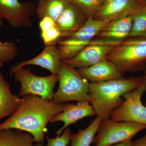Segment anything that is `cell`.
I'll return each instance as SVG.
<instances>
[{"label":"cell","instance_id":"7","mask_svg":"<svg viewBox=\"0 0 146 146\" xmlns=\"http://www.w3.org/2000/svg\"><path fill=\"white\" fill-rule=\"evenodd\" d=\"M13 75L15 81L21 84L20 96L36 95L47 100L53 101L54 88L58 81V75L51 74L47 76H39L35 75L30 69L23 68L16 71Z\"/></svg>","mask_w":146,"mask_h":146},{"label":"cell","instance_id":"25","mask_svg":"<svg viewBox=\"0 0 146 146\" xmlns=\"http://www.w3.org/2000/svg\"><path fill=\"white\" fill-rule=\"evenodd\" d=\"M41 37L45 46L55 45L62 37V35L56 26L46 31L41 32Z\"/></svg>","mask_w":146,"mask_h":146},{"label":"cell","instance_id":"6","mask_svg":"<svg viewBox=\"0 0 146 146\" xmlns=\"http://www.w3.org/2000/svg\"><path fill=\"white\" fill-rule=\"evenodd\" d=\"M146 92V74L143 76L138 87L124 94L122 104L112 111L110 119L117 121H127L146 125V106L141 98Z\"/></svg>","mask_w":146,"mask_h":146},{"label":"cell","instance_id":"9","mask_svg":"<svg viewBox=\"0 0 146 146\" xmlns=\"http://www.w3.org/2000/svg\"><path fill=\"white\" fill-rule=\"evenodd\" d=\"M143 2L141 0H104L94 18L112 21L131 16L138 10Z\"/></svg>","mask_w":146,"mask_h":146},{"label":"cell","instance_id":"4","mask_svg":"<svg viewBox=\"0 0 146 146\" xmlns=\"http://www.w3.org/2000/svg\"><path fill=\"white\" fill-rule=\"evenodd\" d=\"M58 75L59 86L54 93L53 101L57 104L83 100L91 102L90 83L79 74L76 69L62 61Z\"/></svg>","mask_w":146,"mask_h":146},{"label":"cell","instance_id":"15","mask_svg":"<svg viewBox=\"0 0 146 146\" xmlns=\"http://www.w3.org/2000/svg\"><path fill=\"white\" fill-rule=\"evenodd\" d=\"M22 102V98L11 93L9 84L0 71V120L10 117L16 112Z\"/></svg>","mask_w":146,"mask_h":146},{"label":"cell","instance_id":"26","mask_svg":"<svg viewBox=\"0 0 146 146\" xmlns=\"http://www.w3.org/2000/svg\"><path fill=\"white\" fill-rule=\"evenodd\" d=\"M41 32L46 31L56 26V22L51 18L46 17L40 20L39 24Z\"/></svg>","mask_w":146,"mask_h":146},{"label":"cell","instance_id":"1","mask_svg":"<svg viewBox=\"0 0 146 146\" xmlns=\"http://www.w3.org/2000/svg\"><path fill=\"white\" fill-rule=\"evenodd\" d=\"M68 103H55L36 95H27L22 98L16 112L0 124V130L23 131L31 134L36 143L43 144L48 123L54 116L63 112Z\"/></svg>","mask_w":146,"mask_h":146},{"label":"cell","instance_id":"10","mask_svg":"<svg viewBox=\"0 0 146 146\" xmlns=\"http://www.w3.org/2000/svg\"><path fill=\"white\" fill-rule=\"evenodd\" d=\"M85 13L78 7L70 1L56 22L62 37L74 34L87 21Z\"/></svg>","mask_w":146,"mask_h":146},{"label":"cell","instance_id":"27","mask_svg":"<svg viewBox=\"0 0 146 146\" xmlns=\"http://www.w3.org/2000/svg\"><path fill=\"white\" fill-rule=\"evenodd\" d=\"M131 146H146V133L141 138L132 141Z\"/></svg>","mask_w":146,"mask_h":146},{"label":"cell","instance_id":"17","mask_svg":"<svg viewBox=\"0 0 146 146\" xmlns=\"http://www.w3.org/2000/svg\"><path fill=\"white\" fill-rule=\"evenodd\" d=\"M110 22L94 18H88L78 31L69 37L80 43L89 45L93 38L97 36L102 29Z\"/></svg>","mask_w":146,"mask_h":146},{"label":"cell","instance_id":"29","mask_svg":"<svg viewBox=\"0 0 146 146\" xmlns=\"http://www.w3.org/2000/svg\"><path fill=\"white\" fill-rule=\"evenodd\" d=\"M3 62L0 60V69L2 67L3 65Z\"/></svg>","mask_w":146,"mask_h":146},{"label":"cell","instance_id":"16","mask_svg":"<svg viewBox=\"0 0 146 146\" xmlns=\"http://www.w3.org/2000/svg\"><path fill=\"white\" fill-rule=\"evenodd\" d=\"M132 26L131 16L110 21L100 32L99 38L124 40L129 36Z\"/></svg>","mask_w":146,"mask_h":146},{"label":"cell","instance_id":"5","mask_svg":"<svg viewBox=\"0 0 146 146\" xmlns=\"http://www.w3.org/2000/svg\"><path fill=\"white\" fill-rule=\"evenodd\" d=\"M146 125L127 121H117L110 118L103 119L100 124L97 134L94 137V146H109L132 140Z\"/></svg>","mask_w":146,"mask_h":146},{"label":"cell","instance_id":"20","mask_svg":"<svg viewBox=\"0 0 146 146\" xmlns=\"http://www.w3.org/2000/svg\"><path fill=\"white\" fill-rule=\"evenodd\" d=\"M102 116L96 118L86 128L79 131L76 133H72L71 146H90L93 142L100 124L103 119Z\"/></svg>","mask_w":146,"mask_h":146},{"label":"cell","instance_id":"3","mask_svg":"<svg viewBox=\"0 0 146 146\" xmlns=\"http://www.w3.org/2000/svg\"><path fill=\"white\" fill-rule=\"evenodd\" d=\"M123 74L141 72L146 69V37L126 39L115 47L106 57Z\"/></svg>","mask_w":146,"mask_h":146},{"label":"cell","instance_id":"18","mask_svg":"<svg viewBox=\"0 0 146 146\" xmlns=\"http://www.w3.org/2000/svg\"><path fill=\"white\" fill-rule=\"evenodd\" d=\"M34 143L28 132L13 129L0 130V146H35Z\"/></svg>","mask_w":146,"mask_h":146},{"label":"cell","instance_id":"31","mask_svg":"<svg viewBox=\"0 0 146 146\" xmlns=\"http://www.w3.org/2000/svg\"><path fill=\"white\" fill-rule=\"evenodd\" d=\"M145 106H146V101L145 102Z\"/></svg>","mask_w":146,"mask_h":146},{"label":"cell","instance_id":"22","mask_svg":"<svg viewBox=\"0 0 146 146\" xmlns=\"http://www.w3.org/2000/svg\"><path fill=\"white\" fill-rule=\"evenodd\" d=\"M78 7L88 18H93L104 0H70Z\"/></svg>","mask_w":146,"mask_h":146},{"label":"cell","instance_id":"30","mask_svg":"<svg viewBox=\"0 0 146 146\" xmlns=\"http://www.w3.org/2000/svg\"><path fill=\"white\" fill-rule=\"evenodd\" d=\"M141 1H143L145 2H146V0H141Z\"/></svg>","mask_w":146,"mask_h":146},{"label":"cell","instance_id":"8","mask_svg":"<svg viewBox=\"0 0 146 146\" xmlns=\"http://www.w3.org/2000/svg\"><path fill=\"white\" fill-rule=\"evenodd\" d=\"M35 7L32 3L19 0H0V18L5 19L13 28H29Z\"/></svg>","mask_w":146,"mask_h":146},{"label":"cell","instance_id":"19","mask_svg":"<svg viewBox=\"0 0 146 146\" xmlns=\"http://www.w3.org/2000/svg\"><path fill=\"white\" fill-rule=\"evenodd\" d=\"M69 1L70 0H39L35 13L39 20L48 17L56 22Z\"/></svg>","mask_w":146,"mask_h":146},{"label":"cell","instance_id":"11","mask_svg":"<svg viewBox=\"0 0 146 146\" xmlns=\"http://www.w3.org/2000/svg\"><path fill=\"white\" fill-rule=\"evenodd\" d=\"M62 60L58 47L56 45L45 46L41 53L36 57L24 60L11 69L10 75H13L16 71L27 65H37L48 70L51 74H58Z\"/></svg>","mask_w":146,"mask_h":146},{"label":"cell","instance_id":"2","mask_svg":"<svg viewBox=\"0 0 146 146\" xmlns=\"http://www.w3.org/2000/svg\"><path fill=\"white\" fill-rule=\"evenodd\" d=\"M143 76L116 79L89 83L91 104L97 116L110 118L113 110L120 106L124 100L123 95L134 90L141 84Z\"/></svg>","mask_w":146,"mask_h":146},{"label":"cell","instance_id":"14","mask_svg":"<svg viewBox=\"0 0 146 146\" xmlns=\"http://www.w3.org/2000/svg\"><path fill=\"white\" fill-rule=\"evenodd\" d=\"M82 77L91 82H98L122 78L123 74L115 63L105 59L87 68L76 69Z\"/></svg>","mask_w":146,"mask_h":146},{"label":"cell","instance_id":"28","mask_svg":"<svg viewBox=\"0 0 146 146\" xmlns=\"http://www.w3.org/2000/svg\"><path fill=\"white\" fill-rule=\"evenodd\" d=\"M131 140H128L109 146H131Z\"/></svg>","mask_w":146,"mask_h":146},{"label":"cell","instance_id":"23","mask_svg":"<svg viewBox=\"0 0 146 146\" xmlns=\"http://www.w3.org/2000/svg\"><path fill=\"white\" fill-rule=\"evenodd\" d=\"M0 18V26L3 23ZM18 53V49L13 42H3L0 39V60L3 63L8 62L14 59Z\"/></svg>","mask_w":146,"mask_h":146},{"label":"cell","instance_id":"13","mask_svg":"<svg viewBox=\"0 0 146 146\" xmlns=\"http://www.w3.org/2000/svg\"><path fill=\"white\" fill-rule=\"evenodd\" d=\"M115 47L89 44L75 56L63 62L76 69L90 67L106 59Z\"/></svg>","mask_w":146,"mask_h":146},{"label":"cell","instance_id":"12","mask_svg":"<svg viewBox=\"0 0 146 146\" xmlns=\"http://www.w3.org/2000/svg\"><path fill=\"white\" fill-rule=\"evenodd\" d=\"M91 103L88 101L78 102L76 104L68 103L64 110L56 115L51 120V123L63 122L64 125L56 133V137H59L63 131L69 126L75 123L79 120L90 116L96 115V112Z\"/></svg>","mask_w":146,"mask_h":146},{"label":"cell","instance_id":"32","mask_svg":"<svg viewBox=\"0 0 146 146\" xmlns=\"http://www.w3.org/2000/svg\"><path fill=\"white\" fill-rule=\"evenodd\" d=\"M145 74H146V70L145 71Z\"/></svg>","mask_w":146,"mask_h":146},{"label":"cell","instance_id":"24","mask_svg":"<svg viewBox=\"0 0 146 146\" xmlns=\"http://www.w3.org/2000/svg\"><path fill=\"white\" fill-rule=\"evenodd\" d=\"M62 135L56 138H51L46 137L47 140V144L44 145L41 143L35 144V146H67L70 142V137L72 131L69 127L65 128Z\"/></svg>","mask_w":146,"mask_h":146},{"label":"cell","instance_id":"21","mask_svg":"<svg viewBox=\"0 0 146 146\" xmlns=\"http://www.w3.org/2000/svg\"><path fill=\"white\" fill-rule=\"evenodd\" d=\"M132 26L129 37H143L146 35V2H143L138 11L131 16Z\"/></svg>","mask_w":146,"mask_h":146}]
</instances>
